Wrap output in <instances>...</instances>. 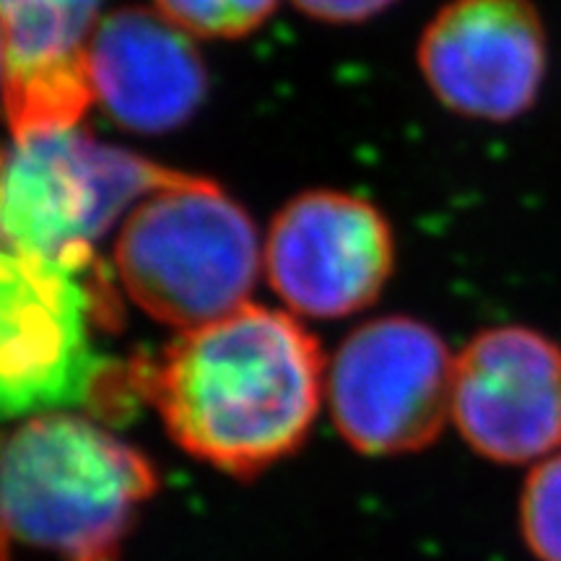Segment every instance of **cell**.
I'll use <instances>...</instances> for the list:
<instances>
[{"label": "cell", "instance_id": "cell-1", "mask_svg": "<svg viewBox=\"0 0 561 561\" xmlns=\"http://www.w3.org/2000/svg\"><path fill=\"white\" fill-rule=\"evenodd\" d=\"M146 392L182 450L224 473L255 476L307 439L325 362L291 314L244 305L172 341L149 364Z\"/></svg>", "mask_w": 561, "mask_h": 561}, {"label": "cell", "instance_id": "cell-2", "mask_svg": "<svg viewBox=\"0 0 561 561\" xmlns=\"http://www.w3.org/2000/svg\"><path fill=\"white\" fill-rule=\"evenodd\" d=\"M159 476L136 447L68 411L24 419L0 442V561L11 549L121 561Z\"/></svg>", "mask_w": 561, "mask_h": 561}, {"label": "cell", "instance_id": "cell-3", "mask_svg": "<svg viewBox=\"0 0 561 561\" xmlns=\"http://www.w3.org/2000/svg\"><path fill=\"white\" fill-rule=\"evenodd\" d=\"M261 263L244 208L195 174L133 206L115 240L128 297L153 320L185 331L248 305Z\"/></svg>", "mask_w": 561, "mask_h": 561}, {"label": "cell", "instance_id": "cell-4", "mask_svg": "<svg viewBox=\"0 0 561 561\" xmlns=\"http://www.w3.org/2000/svg\"><path fill=\"white\" fill-rule=\"evenodd\" d=\"M182 178L79 125L11 136L0 144V248L87 276L96 240Z\"/></svg>", "mask_w": 561, "mask_h": 561}, {"label": "cell", "instance_id": "cell-5", "mask_svg": "<svg viewBox=\"0 0 561 561\" xmlns=\"http://www.w3.org/2000/svg\"><path fill=\"white\" fill-rule=\"evenodd\" d=\"M96 318L81 273L0 248V421L73 409L104 388Z\"/></svg>", "mask_w": 561, "mask_h": 561}, {"label": "cell", "instance_id": "cell-6", "mask_svg": "<svg viewBox=\"0 0 561 561\" xmlns=\"http://www.w3.org/2000/svg\"><path fill=\"white\" fill-rule=\"evenodd\" d=\"M455 359L437 331L390 314L335 351L325 396L335 430L364 455L424 450L453 416Z\"/></svg>", "mask_w": 561, "mask_h": 561}, {"label": "cell", "instance_id": "cell-7", "mask_svg": "<svg viewBox=\"0 0 561 561\" xmlns=\"http://www.w3.org/2000/svg\"><path fill=\"white\" fill-rule=\"evenodd\" d=\"M392 231L369 201L310 191L271 224L263 263L273 291L307 318H346L380 297L392 273Z\"/></svg>", "mask_w": 561, "mask_h": 561}, {"label": "cell", "instance_id": "cell-8", "mask_svg": "<svg viewBox=\"0 0 561 561\" xmlns=\"http://www.w3.org/2000/svg\"><path fill=\"white\" fill-rule=\"evenodd\" d=\"M549 39L530 0H453L419 42V68L447 110L507 123L536 104Z\"/></svg>", "mask_w": 561, "mask_h": 561}, {"label": "cell", "instance_id": "cell-9", "mask_svg": "<svg viewBox=\"0 0 561 561\" xmlns=\"http://www.w3.org/2000/svg\"><path fill=\"white\" fill-rule=\"evenodd\" d=\"M453 419L483 458H549L561 445V348L520 325L479 333L455 359Z\"/></svg>", "mask_w": 561, "mask_h": 561}, {"label": "cell", "instance_id": "cell-10", "mask_svg": "<svg viewBox=\"0 0 561 561\" xmlns=\"http://www.w3.org/2000/svg\"><path fill=\"white\" fill-rule=\"evenodd\" d=\"M83 58L94 100L128 130H174L206 100L208 73L191 34L159 11L125 5L104 13Z\"/></svg>", "mask_w": 561, "mask_h": 561}, {"label": "cell", "instance_id": "cell-11", "mask_svg": "<svg viewBox=\"0 0 561 561\" xmlns=\"http://www.w3.org/2000/svg\"><path fill=\"white\" fill-rule=\"evenodd\" d=\"M102 0H0L11 136L73 128L94 104L83 47Z\"/></svg>", "mask_w": 561, "mask_h": 561}, {"label": "cell", "instance_id": "cell-12", "mask_svg": "<svg viewBox=\"0 0 561 561\" xmlns=\"http://www.w3.org/2000/svg\"><path fill=\"white\" fill-rule=\"evenodd\" d=\"M157 11L191 37L237 39L255 32L278 0H153Z\"/></svg>", "mask_w": 561, "mask_h": 561}, {"label": "cell", "instance_id": "cell-13", "mask_svg": "<svg viewBox=\"0 0 561 561\" xmlns=\"http://www.w3.org/2000/svg\"><path fill=\"white\" fill-rule=\"evenodd\" d=\"M520 528L538 561H561V455L538 462L525 481Z\"/></svg>", "mask_w": 561, "mask_h": 561}, {"label": "cell", "instance_id": "cell-14", "mask_svg": "<svg viewBox=\"0 0 561 561\" xmlns=\"http://www.w3.org/2000/svg\"><path fill=\"white\" fill-rule=\"evenodd\" d=\"M307 16L328 24H356L388 9L396 0H291Z\"/></svg>", "mask_w": 561, "mask_h": 561}, {"label": "cell", "instance_id": "cell-15", "mask_svg": "<svg viewBox=\"0 0 561 561\" xmlns=\"http://www.w3.org/2000/svg\"><path fill=\"white\" fill-rule=\"evenodd\" d=\"M3 76H5V32H3V24H0V83H3Z\"/></svg>", "mask_w": 561, "mask_h": 561}]
</instances>
